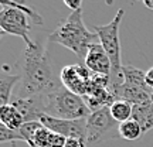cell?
I'll return each instance as SVG.
<instances>
[{"label":"cell","mask_w":153,"mask_h":147,"mask_svg":"<svg viewBox=\"0 0 153 147\" xmlns=\"http://www.w3.org/2000/svg\"><path fill=\"white\" fill-rule=\"evenodd\" d=\"M19 81H22V78L19 74H11L10 66L3 65L1 71H0V103L1 106L9 105L11 100V92L13 88Z\"/></svg>","instance_id":"12"},{"label":"cell","mask_w":153,"mask_h":147,"mask_svg":"<svg viewBox=\"0 0 153 147\" xmlns=\"http://www.w3.org/2000/svg\"><path fill=\"white\" fill-rule=\"evenodd\" d=\"M123 78L125 81L116 92L115 100H128L132 105L152 102L153 89L146 83V72L136 66H123Z\"/></svg>","instance_id":"6"},{"label":"cell","mask_w":153,"mask_h":147,"mask_svg":"<svg viewBox=\"0 0 153 147\" xmlns=\"http://www.w3.org/2000/svg\"><path fill=\"white\" fill-rule=\"evenodd\" d=\"M0 142L6 143V142H23V136L20 133V129L17 130H10L7 129L6 126L0 125Z\"/></svg>","instance_id":"18"},{"label":"cell","mask_w":153,"mask_h":147,"mask_svg":"<svg viewBox=\"0 0 153 147\" xmlns=\"http://www.w3.org/2000/svg\"><path fill=\"white\" fill-rule=\"evenodd\" d=\"M64 4L67 6V7H70L72 11L75 10H79V9H82V3L81 0H64Z\"/></svg>","instance_id":"20"},{"label":"cell","mask_w":153,"mask_h":147,"mask_svg":"<svg viewBox=\"0 0 153 147\" xmlns=\"http://www.w3.org/2000/svg\"><path fill=\"white\" fill-rule=\"evenodd\" d=\"M65 137L57 134L54 131L47 129L45 126H41L36 134H34L31 143L28 144L30 147H64L65 144Z\"/></svg>","instance_id":"13"},{"label":"cell","mask_w":153,"mask_h":147,"mask_svg":"<svg viewBox=\"0 0 153 147\" xmlns=\"http://www.w3.org/2000/svg\"><path fill=\"white\" fill-rule=\"evenodd\" d=\"M88 143L81 139H67L64 147H87Z\"/></svg>","instance_id":"19"},{"label":"cell","mask_w":153,"mask_h":147,"mask_svg":"<svg viewBox=\"0 0 153 147\" xmlns=\"http://www.w3.org/2000/svg\"><path fill=\"white\" fill-rule=\"evenodd\" d=\"M111 114L118 123H123L126 120L132 119L133 113V105L128 100H115L109 106Z\"/></svg>","instance_id":"16"},{"label":"cell","mask_w":153,"mask_h":147,"mask_svg":"<svg viewBox=\"0 0 153 147\" xmlns=\"http://www.w3.org/2000/svg\"><path fill=\"white\" fill-rule=\"evenodd\" d=\"M143 4L146 6L148 9H152V10H153V1H152V0H145V1H143Z\"/></svg>","instance_id":"22"},{"label":"cell","mask_w":153,"mask_h":147,"mask_svg":"<svg viewBox=\"0 0 153 147\" xmlns=\"http://www.w3.org/2000/svg\"><path fill=\"white\" fill-rule=\"evenodd\" d=\"M125 16V10L119 9L116 11L115 17L111 23L105 26H95L94 30L98 34L99 43L104 47L105 52L108 54L111 61V75H109V92L111 95L116 96V92L119 91L122 83L125 81L123 78V64L120 57V40H119V26Z\"/></svg>","instance_id":"3"},{"label":"cell","mask_w":153,"mask_h":147,"mask_svg":"<svg viewBox=\"0 0 153 147\" xmlns=\"http://www.w3.org/2000/svg\"><path fill=\"white\" fill-rule=\"evenodd\" d=\"M132 119L136 120L139 123L143 133L152 130L153 129V100L152 102H146V103L133 105Z\"/></svg>","instance_id":"14"},{"label":"cell","mask_w":153,"mask_h":147,"mask_svg":"<svg viewBox=\"0 0 153 147\" xmlns=\"http://www.w3.org/2000/svg\"><path fill=\"white\" fill-rule=\"evenodd\" d=\"M92 113L82 96L61 86L47 98L45 114L50 117L64 120L88 119Z\"/></svg>","instance_id":"5"},{"label":"cell","mask_w":153,"mask_h":147,"mask_svg":"<svg viewBox=\"0 0 153 147\" xmlns=\"http://www.w3.org/2000/svg\"><path fill=\"white\" fill-rule=\"evenodd\" d=\"M14 66L22 78L19 93L22 98H48L51 93L62 86L60 76L55 75L47 48L38 41H33L30 45H26Z\"/></svg>","instance_id":"1"},{"label":"cell","mask_w":153,"mask_h":147,"mask_svg":"<svg viewBox=\"0 0 153 147\" xmlns=\"http://www.w3.org/2000/svg\"><path fill=\"white\" fill-rule=\"evenodd\" d=\"M143 134L142 127L139 126L136 120L129 119L119 123V136L120 139H125V140H137L139 137Z\"/></svg>","instance_id":"17"},{"label":"cell","mask_w":153,"mask_h":147,"mask_svg":"<svg viewBox=\"0 0 153 147\" xmlns=\"http://www.w3.org/2000/svg\"><path fill=\"white\" fill-rule=\"evenodd\" d=\"M0 122H1V125L6 126L10 130H17L26 123L22 113L10 103L0 108Z\"/></svg>","instance_id":"15"},{"label":"cell","mask_w":153,"mask_h":147,"mask_svg":"<svg viewBox=\"0 0 153 147\" xmlns=\"http://www.w3.org/2000/svg\"><path fill=\"white\" fill-rule=\"evenodd\" d=\"M0 6H1V11H0L1 31L10 34V35H17V37L23 38L26 45H30L33 43V40L28 37V33H30L28 17L34 20V17L38 16V13L20 1L0 0Z\"/></svg>","instance_id":"4"},{"label":"cell","mask_w":153,"mask_h":147,"mask_svg":"<svg viewBox=\"0 0 153 147\" xmlns=\"http://www.w3.org/2000/svg\"><path fill=\"white\" fill-rule=\"evenodd\" d=\"M146 83L149 85V88L153 89V66L149 68L148 72H146Z\"/></svg>","instance_id":"21"},{"label":"cell","mask_w":153,"mask_h":147,"mask_svg":"<svg viewBox=\"0 0 153 147\" xmlns=\"http://www.w3.org/2000/svg\"><path fill=\"white\" fill-rule=\"evenodd\" d=\"M47 129L61 134L65 139H81L87 142V119L79 120H64L55 119L44 114L40 120Z\"/></svg>","instance_id":"9"},{"label":"cell","mask_w":153,"mask_h":147,"mask_svg":"<svg viewBox=\"0 0 153 147\" xmlns=\"http://www.w3.org/2000/svg\"><path fill=\"white\" fill-rule=\"evenodd\" d=\"M119 136V123L112 117L109 106L92 112L87 119V143L106 142Z\"/></svg>","instance_id":"7"},{"label":"cell","mask_w":153,"mask_h":147,"mask_svg":"<svg viewBox=\"0 0 153 147\" xmlns=\"http://www.w3.org/2000/svg\"><path fill=\"white\" fill-rule=\"evenodd\" d=\"M60 79L65 89L79 95V96H85L91 86L92 72L81 64L67 65L61 69Z\"/></svg>","instance_id":"8"},{"label":"cell","mask_w":153,"mask_h":147,"mask_svg":"<svg viewBox=\"0 0 153 147\" xmlns=\"http://www.w3.org/2000/svg\"><path fill=\"white\" fill-rule=\"evenodd\" d=\"M48 43L60 44L71 49L78 58L85 60L89 47L95 43H99V38L97 33H91L85 27L82 9H79L72 11L58 24V27L48 35Z\"/></svg>","instance_id":"2"},{"label":"cell","mask_w":153,"mask_h":147,"mask_svg":"<svg viewBox=\"0 0 153 147\" xmlns=\"http://www.w3.org/2000/svg\"><path fill=\"white\" fill-rule=\"evenodd\" d=\"M20 113L26 123L28 122H40L41 117L45 114L47 108V98L44 96H30V98H22V96H13L10 100Z\"/></svg>","instance_id":"10"},{"label":"cell","mask_w":153,"mask_h":147,"mask_svg":"<svg viewBox=\"0 0 153 147\" xmlns=\"http://www.w3.org/2000/svg\"><path fill=\"white\" fill-rule=\"evenodd\" d=\"M85 66H87L92 74L97 75H111V61L108 54L105 52L104 47L101 45V43L92 44L87 52L85 57Z\"/></svg>","instance_id":"11"}]
</instances>
